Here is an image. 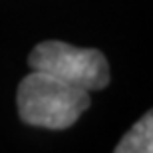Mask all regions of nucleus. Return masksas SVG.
Here are the masks:
<instances>
[{
	"label": "nucleus",
	"mask_w": 153,
	"mask_h": 153,
	"mask_svg": "<svg viewBox=\"0 0 153 153\" xmlns=\"http://www.w3.org/2000/svg\"><path fill=\"white\" fill-rule=\"evenodd\" d=\"M22 121L46 129H66L90 108V94L44 72H36L20 82L16 91Z\"/></svg>",
	"instance_id": "obj_1"
},
{
	"label": "nucleus",
	"mask_w": 153,
	"mask_h": 153,
	"mask_svg": "<svg viewBox=\"0 0 153 153\" xmlns=\"http://www.w3.org/2000/svg\"><path fill=\"white\" fill-rule=\"evenodd\" d=\"M28 66L85 91L102 90L109 84V66L100 50L76 48L58 40L40 42L30 52Z\"/></svg>",
	"instance_id": "obj_2"
},
{
	"label": "nucleus",
	"mask_w": 153,
	"mask_h": 153,
	"mask_svg": "<svg viewBox=\"0 0 153 153\" xmlns=\"http://www.w3.org/2000/svg\"><path fill=\"white\" fill-rule=\"evenodd\" d=\"M114 153H153V114L147 111L117 143Z\"/></svg>",
	"instance_id": "obj_3"
}]
</instances>
